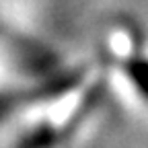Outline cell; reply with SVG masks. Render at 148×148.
<instances>
[{
  "label": "cell",
  "instance_id": "6da1fadb",
  "mask_svg": "<svg viewBox=\"0 0 148 148\" xmlns=\"http://www.w3.org/2000/svg\"><path fill=\"white\" fill-rule=\"evenodd\" d=\"M123 76L134 88V92L148 103V56H134L127 58L125 64L121 66Z\"/></svg>",
  "mask_w": 148,
  "mask_h": 148
}]
</instances>
